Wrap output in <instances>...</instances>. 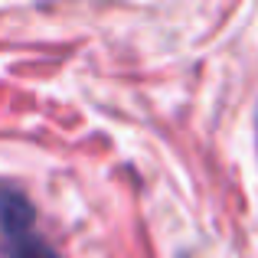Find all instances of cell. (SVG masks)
<instances>
[{"label":"cell","instance_id":"cell-1","mask_svg":"<svg viewBox=\"0 0 258 258\" xmlns=\"http://www.w3.org/2000/svg\"><path fill=\"white\" fill-rule=\"evenodd\" d=\"M0 252L7 258H59V252L36 232L33 203L20 189L0 186Z\"/></svg>","mask_w":258,"mask_h":258}]
</instances>
